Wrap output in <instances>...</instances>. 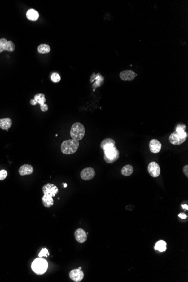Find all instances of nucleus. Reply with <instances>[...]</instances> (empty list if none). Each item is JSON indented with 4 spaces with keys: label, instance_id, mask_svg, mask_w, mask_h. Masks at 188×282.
Returning <instances> with one entry per match:
<instances>
[{
    "label": "nucleus",
    "instance_id": "nucleus-1",
    "mask_svg": "<svg viewBox=\"0 0 188 282\" xmlns=\"http://www.w3.org/2000/svg\"><path fill=\"white\" fill-rule=\"evenodd\" d=\"M185 125L179 124L176 128V131L170 135V143L173 145H178L185 142L188 137V133L185 132Z\"/></svg>",
    "mask_w": 188,
    "mask_h": 282
},
{
    "label": "nucleus",
    "instance_id": "nucleus-2",
    "mask_svg": "<svg viewBox=\"0 0 188 282\" xmlns=\"http://www.w3.org/2000/svg\"><path fill=\"white\" fill-rule=\"evenodd\" d=\"M79 147V142L74 139L68 140L63 141L61 145L62 152L67 155L72 154L77 152Z\"/></svg>",
    "mask_w": 188,
    "mask_h": 282
},
{
    "label": "nucleus",
    "instance_id": "nucleus-3",
    "mask_svg": "<svg viewBox=\"0 0 188 282\" xmlns=\"http://www.w3.org/2000/svg\"><path fill=\"white\" fill-rule=\"evenodd\" d=\"M85 133V128L83 124L80 122H76L71 127V137L72 139L79 141L83 139Z\"/></svg>",
    "mask_w": 188,
    "mask_h": 282
},
{
    "label": "nucleus",
    "instance_id": "nucleus-4",
    "mask_svg": "<svg viewBox=\"0 0 188 282\" xmlns=\"http://www.w3.org/2000/svg\"><path fill=\"white\" fill-rule=\"evenodd\" d=\"M48 267V263L46 260L41 258H36L32 264V269L34 273L38 275H42L46 271Z\"/></svg>",
    "mask_w": 188,
    "mask_h": 282
},
{
    "label": "nucleus",
    "instance_id": "nucleus-5",
    "mask_svg": "<svg viewBox=\"0 0 188 282\" xmlns=\"http://www.w3.org/2000/svg\"><path fill=\"white\" fill-rule=\"evenodd\" d=\"M119 157L120 152L115 146L104 150V158L105 161L108 163H114L117 161Z\"/></svg>",
    "mask_w": 188,
    "mask_h": 282
},
{
    "label": "nucleus",
    "instance_id": "nucleus-6",
    "mask_svg": "<svg viewBox=\"0 0 188 282\" xmlns=\"http://www.w3.org/2000/svg\"><path fill=\"white\" fill-rule=\"evenodd\" d=\"M15 49V46L14 44L11 41H8L6 38H1L0 39V53L3 52V51H7L9 52H12Z\"/></svg>",
    "mask_w": 188,
    "mask_h": 282
},
{
    "label": "nucleus",
    "instance_id": "nucleus-7",
    "mask_svg": "<svg viewBox=\"0 0 188 282\" xmlns=\"http://www.w3.org/2000/svg\"><path fill=\"white\" fill-rule=\"evenodd\" d=\"M42 191L44 195H48L51 197H54L58 193L59 190L57 186L54 184H47L43 186Z\"/></svg>",
    "mask_w": 188,
    "mask_h": 282
},
{
    "label": "nucleus",
    "instance_id": "nucleus-8",
    "mask_svg": "<svg viewBox=\"0 0 188 282\" xmlns=\"http://www.w3.org/2000/svg\"><path fill=\"white\" fill-rule=\"evenodd\" d=\"M148 171L149 174L153 177H157L160 175V167L157 163L155 162H151L149 164Z\"/></svg>",
    "mask_w": 188,
    "mask_h": 282
},
{
    "label": "nucleus",
    "instance_id": "nucleus-9",
    "mask_svg": "<svg viewBox=\"0 0 188 282\" xmlns=\"http://www.w3.org/2000/svg\"><path fill=\"white\" fill-rule=\"evenodd\" d=\"M34 100L36 102V104H40L41 106V109L42 112H46L48 110V106L45 104L46 102L45 95L43 93H37L34 96Z\"/></svg>",
    "mask_w": 188,
    "mask_h": 282
},
{
    "label": "nucleus",
    "instance_id": "nucleus-10",
    "mask_svg": "<svg viewBox=\"0 0 188 282\" xmlns=\"http://www.w3.org/2000/svg\"><path fill=\"white\" fill-rule=\"evenodd\" d=\"M95 175V171L91 167H87L83 169L81 172V177L84 180H90Z\"/></svg>",
    "mask_w": 188,
    "mask_h": 282
},
{
    "label": "nucleus",
    "instance_id": "nucleus-11",
    "mask_svg": "<svg viewBox=\"0 0 188 282\" xmlns=\"http://www.w3.org/2000/svg\"><path fill=\"white\" fill-rule=\"evenodd\" d=\"M69 277L75 282H81L84 277V274L81 269L72 270L69 273Z\"/></svg>",
    "mask_w": 188,
    "mask_h": 282
},
{
    "label": "nucleus",
    "instance_id": "nucleus-12",
    "mask_svg": "<svg viewBox=\"0 0 188 282\" xmlns=\"http://www.w3.org/2000/svg\"><path fill=\"white\" fill-rule=\"evenodd\" d=\"M136 76L135 72L131 71V70H125L124 71L121 72L120 74V78L126 81H133Z\"/></svg>",
    "mask_w": 188,
    "mask_h": 282
},
{
    "label": "nucleus",
    "instance_id": "nucleus-13",
    "mask_svg": "<svg viewBox=\"0 0 188 282\" xmlns=\"http://www.w3.org/2000/svg\"><path fill=\"white\" fill-rule=\"evenodd\" d=\"M75 238L77 242L83 243L87 240V234L86 232L82 229H78L74 233Z\"/></svg>",
    "mask_w": 188,
    "mask_h": 282
},
{
    "label": "nucleus",
    "instance_id": "nucleus-14",
    "mask_svg": "<svg viewBox=\"0 0 188 282\" xmlns=\"http://www.w3.org/2000/svg\"><path fill=\"white\" fill-rule=\"evenodd\" d=\"M162 148L161 143L156 139L151 140L149 143L150 150L153 153H158L160 152Z\"/></svg>",
    "mask_w": 188,
    "mask_h": 282
},
{
    "label": "nucleus",
    "instance_id": "nucleus-15",
    "mask_svg": "<svg viewBox=\"0 0 188 282\" xmlns=\"http://www.w3.org/2000/svg\"><path fill=\"white\" fill-rule=\"evenodd\" d=\"M33 172V168L30 164H24L21 166L19 170V173L22 176L31 175Z\"/></svg>",
    "mask_w": 188,
    "mask_h": 282
},
{
    "label": "nucleus",
    "instance_id": "nucleus-16",
    "mask_svg": "<svg viewBox=\"0 0 188 282\" xmlns=\"http://www.w3.org/2000/svg\"><path fill=\"white\" fill-rule=\"evenodd\" d=\"M116 142L114 140L111 138H107L102 141L100 146L104 150L114 147Z\"/></svg>",
    "mask_w": 188,
    "mask_h": 282
},
{
    "label": "nucleus",
    "instance_id": "nucleus-17",
    "mask_svg": "<svg viewBox=\"0 0 188 282\" xmlns=\"http://www.w3.org/2000/svg\"><path fill=\"white\" fill-rule=\"evenodd\" d=\"M12 125V121L9 118L0 119V128L2 130H7Z\"/></svg>",
    "mask_w": 188,
    "mask_h": 282
},
{
    "label": "nucleus",
    "instance_id": "nucleus-18",
    "mask_svg": "<svg viewBox=\"0 0 188 282\" xmlns=\"http://www.w3.org/2000/svg\"><path fill=\"white\" fill-rule=\"evenodd\" d=\"M27 17L29 20L36 21L39 18V14L36 10L31 9L27 11Z\"/></svg>",
    "mask_w": 188,
    "mask_h": 282
},
{
    "label": "nucleus",
    "instance_id": "nucleus-19",
    "mask_svg": "<svg viewBox=\"0 0 188 282\" xmlns=\"http://www.w3.org/2000/svg\"><path fill=\"white\" fill-rule=\"evenodd\" d=\"M42 201L45 207H51L54 205L53 197L48 195H44L42 198Z\"/></svg>",
    "mask_w": 188,
    "mask_h": 282
},
{
    "label": "nucleus",
    "instance_id": "nucleus-20",
    "mask_svg": "<svg viewBox=\"0 0 188 282\" xmlns=\"http://www.w3.org/2000/svg\"><path fill=\"white\" fill-rule=\"evenodd\" d=\"M154 249H155V250H158L160 252H164V251H166V242H164L163 240L159 241L158 242L156 243V244L155 245Z\"/></svg>",
    "mask_w": 188,
    "mask_h": 282
},
{
    "label": "nucleus",
    "instance_id": "nucleus-21",
    "mask_svg": "<svg viewBox=\"0 0 188 282\" xmlns=\"http://www.w3.org/2000/svg\"><path fill=\"white\" fill-rule=\"evenodd\" d=\"M133 167L130 164H127L122 168L121 173L125 176H129L133 172Z\"/></svg>",
    "mask_w": 188,
    "mask_h": 282
},
{
    "label": "nucleus",
    "instance_id": "nucleus-22",
    "mask_svg": "<svg viewBox=\"0 0 188 282\" xmlns=\"http://www.w3.org/2000/svg\"><path fill=\"white\" fill-rule=\"evenodd\" d=\"M38 51L41 54H46L50 53V47L47 44H41L38 47Z\"/></svg>",
    "mask_w": 188,
    "mask_h": 282
},
{
    "label": "nucleus",
    "instance_id": "nucleus-23",
    "mask_svg": "<svg viewBox=\"0 0 188 282\" xmlns=\"http://www.w3.org/2000/svg\"><path fill=\"white\" fill-rule=\"evenodd\" d=\"M51 80L54 83H57L59 82L60 81V75L57 73H54L51 76Z\"/></svg>",
    "mask_w": 188,
    "mask_h": 282
},
{
    "label": "nucleus",
    "instance_id": "nucleus-24",
    "mask_svg": "<svg viewBox=\"0 0 188 282\" xmlns=\"http://www.w3.org/2000/svg\"><path fill=\"white\" fill-rule=\"evenodd\" d=\"M49 255V254L48 250L46 248H43L40 252V254H38V256L40 258H42L43 256L47 257Z\"/></svg>",
    "mask_w": 188,
    "mask_h": 282
},
{
    "label": "nucleus",
    "instance_id": "nucleus-25",
    "mask_svg": "<svg viewBox=\"0 0 188 282\" xmlns=\"http://www.w3.org/2000/svg\"><path fill=\"white\" fill-rule=\"evenodd\" d=\"M7 176V172L5 170L0 171V180H5Z\"/></svg>",
    "mask_w": 188,
    "mask_h": 282
},
{
    "label": "nucleus",
    "instance_id": "nucleus-26",
    "mask_svg": "<svg viewBox=\"0 0 188 282\" xmlns=\"http://www.w3.org/2000/svg\"><path fill=\"white\" fill-rule=\"evenodd\" d=\"M183 172H184V174H185V176L188 177V165H185V166L184 167Z\"/></svg>",
    "mask_w": 188,
    "mask_h": 282
},
{
    "label": "nucleus",
    "instance_id": "nucleus-27",
    "mask_svg": "<svg viewBox=\"0 0 188 282\" xmlns=\"http://www.w3.org/2000/svg\"><path fill=\"white\" fill-rule=\"evenodd\" d=\"M179 217H180L181 219H185L186 217H187V216L185 215V214H179Z\"/></svg>",
    "mask_w": 188,
    "mask_h": 282
},
{
    "label": "nucleus",
    "instance_id": "nucleus-28",
    "mask_svg": "<svg viewBox=\"0 0 188 282\" xmlns=\"http://www.w3.org/2000/svg\"><path fill=\"white\" fill-rule=\"evenodd\" d=\"M181 207L184 210H188V206L187 205H181Z\"/></svg>",
    "mask_w": 188,
    "mask_h": 282
},
{
    "label": "nucleus",
    "instance_id": "nucleus-29",
    "mask_svg": "<svg viewBox=\"0 0 188 282\" xmlns=\"http://www.w3.org/2000/svg\"><path fill=\"white\" fill-rule=\"evenodd\" d=\"M67 184H64V187L67 188Z\"/></svg>",
    "mask_w": 188,
    "mask_h": 282
},
{
    "label": "nucleus",
    "instance_id": "nucleus-30",
    "mask_svg": "<svg viewBox=\"0 0 188 282\" xmlns=\"http://www.w3.org/2000/svg\"><path fill=\"white\" fill-rule=\"evenodd\" d=\"M78 269H81V267H80Z\"/></svg>",
    "mask_w": 188,
    "mask_h": 282
}]
</instances>
